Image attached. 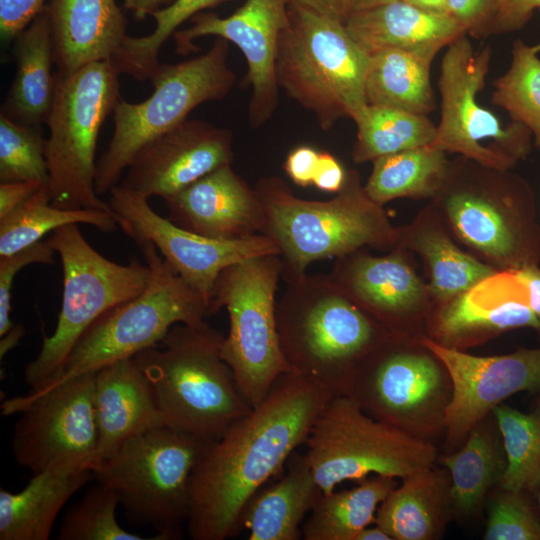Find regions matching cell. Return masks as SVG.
Listing matches in <instances>:
<instances>
[{"instance_id": "6da1fadb", "label": "cell", "mask_w": 540, "mask_h": 540, "mask_svg": "<svg viewBox=\"0 0 540 540\" xmlns=\"http://www.w3.org/2000/svg\"><path fill=\"white\" fill-rule=\"evenodd\" d=\"M333 395L310 378L283 374L247 415L220 439L208 442L191 476L188 536L225 540L238 534L250 499L305 443Z\"/></svg>"}, {"instance_id": "7a4b0ae2", "label": "cell", "mask_w": 540, "mask_h": 540, "mask_svg": "<svg viewBox=\"0 0 540 540\" xmlns=\"http://www.w3.org/2000/svg\"><path fill=\"white\" fill-rule=\"evenodd\" d=\"M224 337L205 320L177 323L160 346L133 356L165 424L209 442L252 409L222 357Z\"/></svg>"}, {"instance_id": "3957f363", "label": "cell", "mask_w": 540, "mask_h": 540, "mask_svg": "<svg viewBox=\"0 0 540 540\" xmlns=\"http://www.w3.org/2000/svg\"><path fill=\"white\" fill-rule=\"evenodd\" d=\"M255 190L265 212L262 234L278 246L286 283L306 274L314 261L342 257L365 245L385 248L397 239L355 170L346 173L341 190L327 201L302 199L276 176L259 179Z\"/></svg>"}, {"instance_id": "277c9868", "label": "cell", "mask_w": 540, "mask_h": 540, "mask_svg": "<svg viewBox=\"0 0 540 540\" xmlns=\"http://www.w3.org/2000/svg\"><path fill=\"white\" fill-rule=\"evenodd\" d=\"M276 324L291 372L334 395L345 393L356 366L380 344L370 315L324 274L306 273L287 283L276 304Z\"/></svg>"}, {"instance_id": "5b68a950", "label": "cell", "mask_w": 540, "mask_h": 540, "mask_svg": "<svg viewBox=\"0 0 540 540\" xmlns=\"http://www.w3.org/2000/svg\"><path fill=\"white\" fill-rule=\"evenodd\" d=\"M369 60L341 18L290 3L277 46V85L312 112L323 130L343 118L354 121L368 105Z\"/></svg>"}, {"instance_id": "8992f818", "label": "cell", "mask_w": 540, "mask_h": 540, "mask_svg": "<svg viewBox=\"0 0 540 540\" xmlns=\"http://www.w3.org/2000/svg\"><path fill=\"white\" fill-rule=\"evenodd\" d=\"M208 442L152 427L126 439L93 474L116 492L131 523L151 526L160 540L177 539L190 515L192 472Z\"/></svg>"}, {"instance_id": "52a82bcc", "label": "cell", "mask_w": 540, "mask_h": 540, "mask_svg": "<svg viewBox=\"0 0 540 540\" xmlns=\"http://www.w3.org/2000/svg\"><path fill=\"white\" fill-rule=\"evenodd\" d=\"M131 239L150 267L147 287L99 316L73 346L60 376L44 388L131 358L160 344L173 325L200 323L210 315L206 299L181 278L149 240Z\"/></svg>"}, {"instance_id": "ba28073f", "label": "cell", "mask_w": 540, "mask_h": 540, "mask_svg": "<svg viewBox=\"0 0 540 540\" xmlns=\"http://www.w3.org/2000/svg\"><path fill=\"white\" fill-rule=\"evenodd\" d=\"M119 71L95 61L67 75L55 73L46 120V160L51 203L65 209L112 212L95 190V152L100 129L120 99Z\"/></svg>"}, {"instance_id": "9c48e42d", "label": "cell", "mask_w": 540, "mask_h": 540, "mask_svg": "<svg viewBox=\"0 0 540 540\" xmlns=\"http://www.w3.org/2000/svg\"><path fill=\"white\" fill-rule=\"evenodd\" d=\"M63 268V296L55 331L43 336L41 349L25 368V380L37 391L56 380L82 333L103 313L138 296L147 287L151 270L132 258L111 261L83 237L78 224H69L46 239Z\"/></svg>"}, {"instance_id": "30bf717a", "label": "cell", "mask_w": 540, "mask_h": 540, "mask_svg": "<svg viewBox=\"0 0 540 540\" xmlns=\"http://www.w3.org/2000/svg\"><path fill=\"white\" fill-rule=\"evenodd\" d=\"M229 42L216 37L205 53L175 64H160L151 95L142 102L119 99L113 110L114 131L96 163L95 190L109 192L138 151L188 119L198 105L225 98L236 82L228 66Z\"/></svg>"}, {"instance_id": "8fae6325", "label": "cell", "mask_w": 540, "mask_h": 540, "mask_svg": "<svg viewBox=\"0 0 540 540\" xmlns=\"http://www.w3.org/2000/svg\"><path fill=\"white\" fill-rule=\"evenodd\" d=\"M306 460L322 494L370 474L407 477L430 468L434 447L406 430L369 415L350 395H333L305 441Z\"/></svg>"}, {"instance_id": "7c38bea8", "label": "cell", "mask_w": 540, "mask_h": 540, "mask_svg": "<svg viewBox=\"0 0 540 540\" xmlns=\"http://www.w3.org/2000/svg\"><path fill=\"white\" fill-rule=\"evenodd\" d=\"M281 274L279 254L244 260L220 273L210 302V315L223 307L228 312L229 331L221 354L252 408L280 376L291 372L276 324V290Z\"/></svg>"}, {"instance_id": "4fadbf2b", "label": "cell", "mask_w": 540, "mask_h": 540, "mask_svg": "<svg viewBox=\"0 0 540 540\" xmlns=\"http://www.w3.org/2000/svg\"><path fill=\"white\" fill-rule=\"evenodd\" d=\"M490 59L491 48L475 51L466 34L448 45L438 82L441 120L430 145L504 171L527 156L532 134L514 121L502 127L495 114L479 105L477 94L485 85Z\"/></svg>"}, {"instance_id": "5bb4252c", "label": "cell", "mask_w": 540, "mask_h": 540, "mask_svg": "<svg viewBox=\"0 0 540 540\" xmlns=\"http://www.w3.org/2000/svg\"><path fill=\"white\" fill-rule=\"evenodd\" d=\"M95 372L5 400L4 416L20 413L12 437L17 463L43 471L93 472L98 430L93 404Z\"/></svg>"}, {"instance_id": "9a60e30c", "label": "cell", "mask_w": 540, "mask_h": 540, "mask_svg": "<svg viewBox=\"0 0 540 540\" xmlns=\"http://www.w3.org/2000/svg\"><path fill=\"white\" fill-rule=\"evenodd\" d=\"M109 206L128 237L149 240L163 259L209 303L220 273L244 260L279 254L273 239L256 234L238 240L205 237L185 230L156 213L148 198L123 185L110 191Z\"/></svg>"}, {"instance_id": "2e32d148", "label": "cell", "mask_w": 540, "mask_h": 540, "mask_svg": "<svg viewBox=\"0 0 540 540\" xmlns=\"http://www.w3.org/2000/svg\"><path fill=\"white\" fill-rule=\"evenodd\" d=\"M290 3L247 0L227 17L200 12L192 18L189 28L173 34L180 55L196 51L193 41L202 36L223 38L240 49L248 66L245 83L251 87L248 114L253 128L270 120L278 107L275 61L280 34L289 22Z\"/></svg>"}, {"instance_id": "e0dca14e", "label": "cell", "mask_w": 540, "mask_h": 540, "mask_svg": "<svg viewBox=\"0 0 540 540\" xmlns=\"http://www.w3.org/2000/svg\"><path fill=\"white\" fill-rule=\"evenodd\" d=\"M449 373L452 395L444 409L449 440L469 434L488 412L507 397L540 392V347L480 357L423 339Z\"/></svg>"}, {"instance_id": "ac0fdd59", "label": "cell", "mask_w": 540, "mask_h": 540, "mask_svg": "<svg viewBox=\"0 0 540 540\" xmlns=\"http://www.w3.org/2000/svg\"><path fill=\"white\" fill-rule=\"evenodd\" d=\"M232 145L230 130L186 119L138 151L121 185L146 198L165 200L213 170L231 164Z\"/></svg>"}, {"instance_id": "d6986e66", "label": "cell", "mask_w": 540, "mask_h": 540, "mask_svg": "<svg viewBox=\"0 0 540 540\" xmlns=\"http://www.w3.org/2000/svg\"><path fill=\"white\" fill-rule=\"evenodd\" d=\"M441 387V371L431 358L378 344L356 366L344 394L369 415L406 430L413 414L431 404Z\"/></svg>"}, {"instance_id": "ffe728a7", "label": "cell", "mask_w": 540, "mask_h": 540, "mask_svg": "<svg viewBox=\"0 0 540 540\" xmlns=\"http://www.w3.org/2000/svg\"><path fill=\"white\" fill-rule=\"evenodd\" d=\"M164 202L172 223L209 238L243 239L262 234L265 225L257 191L231 164L213 170Z\"/></svg>"}, {"instance_id": "44dd1931", "label": "cell", "mask_w": 540, "mask_h": 540, "mask_svg": "<svg viewBox=\"0 0 540 540\" xmlns=\"http://www.w3.org/2000/svg\"><path fill=\"white\" fill-rule=\"evenodd\" d=\"M93 404L98 430L93 470L126 439L166 425L150 385L133 357L95 372Z\"/></svg>"}, {"instance_id": "7402d4cb", "label": "cell", "mask_w": 540, "mask_h": 540, "mask_svg": "<svg viewBox=\"0 0 540 540\" xmlns=\"http://www.w3.org/2000/svg\"><path fill=\"white\" fill-rule=\"evenodd\" d=\"M48 15L57 72L67 75L95 61L112 60L126 38L115 0H51Z\"/></svg>"}, {"instance_id": "603a6c76", "label": "cell", "mask_w": 540, "mask_h": 540, "mask_svg": "<svg viewBox=\"0 0 540 540\" xmlns=\"http://www.w3.org/2000/svg\"><path fill=\"white\" fill-rule=\"evenodd\" d=\"M445 208L466 242L510 269L540 260V230L533 215L509 219L470 187L453 189L446 197Z\"/></svg>"}, {"instance_id": "cb8c5ba5", "label": "cell", "mask_w": 540, "mask_h": 540, "mask_svg": "<svg viewBox=\"0 0 540 540\" xmlns=\"http://www.w3.org/2000/svg\"><path fill=\"white\" fill-rule=\"evenodd\" d=\"M523 327L538 330L539 321L516 269L495 272L456 296L438 321L440 336L448 340Z\"/></svg>"}, {"instance_id": "d4e9b609", "label": "cell", "mask_w": 540, "mask_h": 540, "mask_svg": "<svg viewBox=\"0 0 540 540\" xmlns=\"http://www.w3.org/2000/svg\"><path fill=\"white\" fill-rule=\"evenodd\" d=\"M356 252L338 257L329 277L367 314L393 321L423 296L421 282L398 253L373 257Z\"/></svg>"}, {"instance_id": "484cf974", "label": "cell", "mask_w": 540, "mask_h": 540, "mask_svg": "<svg viewBox=\"0 0 540 540\" xmlns=\"http://www.w3.org/2000/svg\"><path fill=\"white\" fill-rule=\"evenodd\" d=\"M351 37L370 55L390 49H442L465 28L450 14L431 13L396 0L346 16Z\"/></svg>"}, {"instance_id": "4316f807", "label": "cell", "mask_w": 540, "mask_h": 540, "mask_svg": "<svg viewBox=\"0 0 540 540\" xmlns=\"http://www.w3.org/2000/svg\"><path fill=\"white\" fill-rule=\"evenodd\" d=\"M285 476L260 489L244 508L240 527L249 540H298L301 523L322 494L305 454L294 452Z\"/></svg>"}, {"instance_id": "83f0119b", "label": "cell", "mask_w": 540, "mask_h": 540, "mask_svg": "<svg viewBox=\"0 0 540 540\" xmlns=\"http://www.w3.org/2000/svg\"><path fill=\"white\" fill-rule=\"evenodd\" d=\"M16 73L1 113L24 124L46 123L55 91L51 29L47 10L17 37Z\"/></svg>"}, {"instance_id": "f1b7e54d", "label": "cell", "mask_w": 540, "mask_h": 540, "mask_svg": "<svg viewBox=\"0 0 540 540\" xmlns=\"http://www.w3.org/2000/svg\"><path fill=\"white\" fill-rule=\"evenodd\" d=\"M91 470L43 471L18 493L0 490V539L47 540L68 499L91 478Z\"/></svg>"}, {"instance_id": "f546056e", "label": "cell", "mask_w": 540, "mask_h": 540, "mask_svg": "<svg viewBox=\"0 0 540 540\" xmlns=\"http://www.w3.org/2000/svg\"><path fill=\"white\" fill-rule=\"evenodd\" d=\"M438 51L390 48L370 54L365 80L368 105L420 115L433 111L430 66Z\"/></svg>"}, {"instance_id": "4dcf8cb0", "label": "cell", "mask_w": 540, "mask_h": 540, "mask_svg": "<svg viewBox=\"0 0 540 540\" xmlns=\"http://www.w3.org/2000/svg\"><path fill=\"white\" fill-rule=\"evenodd\" d=\"M443 477L430 468L402 479L380 503L374 523L395 540H429L442 528L447 501Z\"/></svg>"}, {"instance_id": "1f68e13d", "label": "cell", "mask_w": 540, "mask_h": 540, "mask_svg": "<svg viewBox=\"0 0 540 540\" xmlns=\"http://www.w3.org/2000/svg\"><path fill=\"white\" fill-rule=\"evenodd\" d=\"M394 487V478L374 475L352 489L321 494L302 525L303 539L354 540L374 522L378 506Z\"/></svg>"}, {"instance_id": "d6a6232c", "label": "cell", "mask_w": 540, "mask_h": 540, "mask_svg": "<svg viewBox=\"0 0 540 540\" xmlns=\"http://www.w3.org/2000/svg\"><path fill=\"white\" fill-rule=\"evenodd\" d=\"M69 224H87L103 232L120 229L113 212L65 209L53 205L49 186L45 185L0 219V257L21 251L41 241L46 234Z\"/></svg>"}, {"instance_id": "836d02e7", "label": "cell", "mask_w": 540, "mask_h": 540, "mask_svg": "<svg viewBox=\"0 0 540 540\" xmlns=\"http://www.w3.org/2000/svg\"><path fill=\"white\" fill-rule=\"evenodd\" d=\"M447 174L445 152L427 145L373 160L364 189L382 206L395 198L431 195L442 188Z\"/></svg>"}, {"instance_id": "e575fe53", "label": "cell", "mask_w": 540, "mask_h": 540, "mask_svg": "<svg viewBox=\"0 0 540 540\" xmlns=\"http://www.w3.org/2000/svg\"><path fill=\"white\" fill-rule=\"evenodd\" d=\"M357 126L353 160L373 161L381 156L432 144L436 126L426 115L367 105L354 120Z\"/></svg>"}, {"instance_id": "d590c367", "label": "cell", "mask_w": 540, "mask_h": 540, "mask_svg": "<svg viewBox=\"0 0 540 540\" xmlns=\"http://www.w3.org/2000/svg\"><path fill=\"white\" fill-rule=\"evenodd\" d=\"M503 438L506 464L500 486L514 492H535L540 487V402L531 413L507 405L493 408Z\"/></svg>"}, {"instance_id": "8d00e7d4", "label": "cell", "mask_w": 540, "mask_h": 540, "mask_svg": "<svg viewBox=\"0 0 540 540\" xmlns=\"http://www.w3.org/2000/svg\"><path fill=\"white\" fill-rule=\"evenodd\" d=\"M540 43H513L509 69L494 83L492 103L503 107L514 122L525 125L540 150Z\"/></svg>"}, {"instance_id": "74e56055", "label": "cell", "mask_w": 540, "mask_h": 540, "mask_svg": "<svg viewBox=\"0 0 540 540\" xmlns=\"http://www.w3.org/2000/svg\"><path fill=\"white\" fill-rule=\"evenodd\" d=\"M471 432L462 449L445 458L451 474L450 498L465 513L481 503L495 475H502L498 446L479 425Z\"/></svg>"}, {"instance_id": "f35d334b", "label": "cell", "mask_w": 540, "mask_h": 540, "mask_svg": "<svg viewBox=\"0 0 540 540\" xmlns=\"http://www.w3.org/2000/svg\"><path fill=\"white\" fill-rule=\"evenodd\" d=\"M225 1L227 0H173L152 14L155 27L149 35H127L111 61L120 74H128L138 81L151 79L160 65V48L178 27L202 10Z\"/></svg>"}, {"instance_id": "ab89813d", "label": "cell", "mask_w": 540, "mask_h": 540, "mask_svg": "<svg viewBox=\"0 0 540 540\" xmlns=\"http://www.w3.org/2000/svg\"><path fill=\"white\" fill-rule=\"evenodd\" d=\"M416 245L429 262L431 289L440 298H455L495 273L439 233L422 234Z\"/></svg>"}, {"instance_id": "60d3db41", "label": "cell", "mask_w": 540, "mask_h": 540, "mask_svg": "<svg viewBox=\"0 0 540 540\" xmlns=\"http://www.w3.org/2000/svg\"><path fill=\"white\" fill-rule=\"evenodd\" d=\"M46 139L40 126L17 122L0 114V183H49Z\"/></svg>"}, {"instance_id": "b9f144b4", "label": "cell", "mask_w": 540, "mask_h": 540, "mask_svg": "<svg viewBox=\"0 0 540 540\" xmlns=\"http://www.w3.org/2000/svg\"><path fill=\"white\" fill-rule=\"evenodd\" d=\"M120 505L116 492L99 484L65 514L59 529L60 540H144L150 539L122 528L116 519Z\"/></svg>"}, {"instance_id": "7bdbcfd3", "label": "cell", "mask_w": 540, "mask_h": 540, "mask_svg": "<svg viewBox=\"0 0 540 540\" xmlns=\"http://www.w3.org/2000/svg\"><path fill=\"white\" fill-rule=\"evenodd\" d=\"M502 490L491 505L483 538L540 540V518L526 492Z\"/></svg>"}, {"instance_id": "ee69618b", "label": "cell", "mask_w": 540, "mask_h": 540, "mask_svg": "<svg viewBox=\"0 0 540 540\" xmlns=\"http://www.w3.org/2000/svg\"><path fill=\"white\" fill-rule=\"evenodd\" d=\"M55 254L47 240H41L21 251L0 257V337L15 326L10 314L12 285L16 274L30 264H54Z\"/></svg>"}, {"instance_id": "f6af8a7d", "label": "cell", "mask_w": 540, "mask_h": 540, "mask_svg": "<svg viewBox=\"0 0 540 540\" xmlns=\"http://www.w3.org/2000/svg\"><path fill=\"white\" fill-rule=\"evenodd\" d=\"M448 13L475 37L484 36L500 0H446Z\"/></svg>"}, {"instance_id": "bcb514c9", "label": "cell", "mask_w": 540, "mask_h": 540, "mask_svg": "<svg viewBox=\"0 0 540 540\" xmlns=\"http://www.w3.org/2000/svg\"><path fill=\"white\" fill-rule=\"evenodd\" d=\"M45 0H0V32L3 40L17 38L43 11Z\"/></svg>"}, {"instance_id": "7dc6e473", "label": "cell", "mask_w": 540, "mask_h": 540, "mask_svg": "<svg viewBox=\"0 0 540 540\" xmlns=\"http://www.w3.org/2000/svg\"><path fill=\"white\" fill-rule=\"evenodd\" d=\"M540 8V0H500L484 36L521 29Z\"/></svg>"}, {"instance_id": "c3c4849f", "label": "cell", "mask_w": 540, "mask_h": 540, "mask_svg": "<svg viewBox=\"0 0 540 540\" xmlns=\"http://www.w3.org/2000/svg\"><path fill=\"white\" fill-rule=\"evenodd\" d=\"M319 151L308 145L295 147L288 154L283 168L288 177L298 186L313 185Z\"/></svg>"}, {"instance_id": "681fc988", "label": "cell", "mask_w": 540, "mask_h": 540, "mask_svg": "<svg viewBox=\"0 0 540 540\" xmlns=\"http://www.w3.org/2000/svg\"><path fill=\"white\" fill-rule=\"evenodd\" d=\"M346 173L334 155L328 151H319L313 185L320 191L337 193L345 183Z\"/></svg>"}, {"instance_id": "f907efd6", "label": "cell", "mask_w": 540, "mask_h": 540, "mask_svg": "<svg viewBox=\"0 0 540 540\" xmlns=\"http://www.w3.org/2000/svg\"><path fill=\"white\" fill-rule=\"evenodd\" d=\"M45 185L48 184L36 181L0 183V219L9 215Z\"/></svg>"}, {"instance_id": "816d5d0a", "label": "cell", "mask_w": 540, "mask_h": 540, "mask_svg": "<svg viewBox=\"0 0 540 540\" xmlns=\"http://www.w3.org/2000/svg\"><path fill=\"white\" fill-rule=\"evenodd\" d=\"M529 293L530 306L539 321L540 331V268L536 265H525L516 269Z\"/></svg>"}, {"instance_id": "f5cc1de1", "label": "cell", "mask_w": 540, "mask_h": 540, "mask_svg": "<svg viewBox=\"0 0 540 540\" xmlns=\"http://www.w3.org/2000/svg\"><path fill=\"white\" fill-rule=\"evenodd\" d=\"M346 0H291L292 4L302 6L313 11L336 16L344 21V7Z\"/></svg>"}, {"instance_id": "db71d44e", "label": "cell", "mask_w": 540, "mask_h": 540, "mask_svg": "<svg viewBox=\"0 0 540 540\" xmlns=\"http://www.w3.org/2000/svg\"><path fill=\"white\" fill-rule=\"evenodd\" d=\"M170 0H124V7L133 12L138 20H142L161 9L163 5H168Z\"/></svg>"}, {"instance_id": "11a10c76", "label": "cell", "mask_w": 540, "mask_h": 540, "mask_svg": "<svg viewBox=\"0 0 540 540\" xmlns=\"http://www.w3.org/2000/svg\"><path fill=\"white\" fill-rule=\"evenodd\" d=\"M25 331L21 325H15L8 333L1 337L0 356L3 358L11 349H13L23 337Z\"/></svg>"}, {"instance_id": "9f6ffc18", "label": "cell", "mask_w": 540, "mask_h": 540, "mask_svg": "<svg viewBox=\"0 0 540 540\" xmlns=\"http://www.w3.org/2000/svg\"><path fill=\"white\" fill-rule=\"evenodd\" d=\"M403 1L427 12L438 13V14H449L446 0H403Z\"/></svg>"}, {"instance_id": "6f0895ef", "label": "cell", "mask_w": 540, "mask_h": 540, "mask_svg": "<svg viewBox=\"0 0 540 540\" xmlns=\"http://www.w3.org/2000/svg\"><path fill=\"white\" fill-rule=\"evenodd\" d=\"M396 0H346L344 7V19L351 13L376 7Z\"/></svg>"}, {"instance_id": "680465c9", "label": "cell", "mask_w": 540, "mask_h": 540, "mask_svg": "<svg viewBox=\"0 0 540 540\" xmlns=\"http://www.w3.org/2000/svg\"><path fill=\"white\" fill-rule=\"evenodd\" d=\"M354 540H392L391 537L380 527H365L357 532Z\"/></svg>"}, {"instance_id": "91938a15", "label": "cell", "mask_w": 540, "mask_h": 540, "mask_svg": "<svg viewBox=\"0 0 540 540\" xmlns=\"http://www.w3.org/2000/svg\"><path fill=\"white\" fill-rule=\"evenodd\" d=\"M539 505H540V487H539Z\"/></svg>"}, {"instance_id": "94428289", "label": "cell", "mask_w": 540, "mask_h": 540, "mask_svg": "<svg viewBox=\"0 0 540 540\" xmlns=\"http://www.w3.org/2000/svg\"><path fill=\"white\" fill-rule=\"evenodd\" d=\"M539 402H540V399H539Z\"/></svg>"}]
</instances>
